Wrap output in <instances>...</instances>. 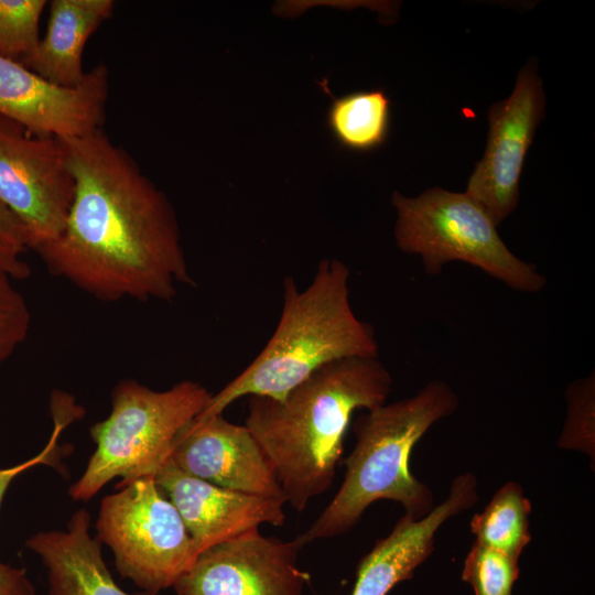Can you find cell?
Wrapping results in <instances>:
<instances>
[{"mask_svg": "<svg viewBox=\"0 0 595 595\" xmlns=\"http://www.w3.org/2000/svg\"><path fill=\"white\" fill-rule=\"evenodd\" d=\"M60 141L75 191L61 232L35 250L47 269L102 301H171L193 284L174 210L128 151L102 129Z\"/></svg>", "mask_w": 595, "mask_h": 595, "instance_id": "1", "label": "cell"}, {"mask_svg": "<svg viewBox=\"0 0 595 595\" xmlns=\"http://www.w3.org/2000/svg\"><path fill=\"white\" fill-rule=\"evenodd\" d=\"M391 385L378 357H353L320 368L282 399L249 398L245 426L296 511L331 487L353 413L386 403Z\"/></svg>", "mask_w": 595, "mask_h": 595, "instance_id": "2", "label": "cell"}, {"mask_svg": "<svg viewBox=\"0 0 595 595\" xmlns=\"http://www.w3.org/2000/svg\"><path fill=\"white\" fill-rule=\"evenodd\" d=\"M348 267L336 259L320 262L311 283L296 288L284 279L278 325L260 354L212 398L198 415L220 414L245 396L284 398L320 368L353 357H378L370 324L359 320L349 300Z\"/></svg>", "mask_w": 595, "mask_h": 595, "instance_id": "3", "label": "cell"}, {"mask_svg": "<svg viewBox=\"0 0 595 595\" xmlns=\"http://www.w3.org/2000/svg\"><path fill=\"white\" fill-rule=\"evenodd\" d=\"M458 397L442 380H432L416 394L383 403L354 423L356 444L345 459V478L331 502L310 528L296 537L310 542L348 532L375 501H398L418 520L435 506L431 489L409 469L414 445L437 421L458 408Z\"/></svg>", "mask_w": 595, "mask_h": 595, "instance_id": "4", "label": "cell"}, {"mask_svg": "<svg viewBox=\"0 0 595 595\" xmlns=\"http://www.w3.org/2000/svg\"><path fill=\"white\" fill-rule=\"evenodd\" d=\"M204 386L183 380L156 391L136 380L119 382L109 415L90 428L96 450L79 479L69 488L75 500H88L108 482L153 476L170 458L180 433L208 404Z\"/></svg>", "mask_w": 595, "mask_h": 595, "instance_id": "5", "label": "cell"}, {"mask_svg": "<svg viewBox=\"0 0 595 595\" xmlns=\"http://www.w3.org/2000/svg\"><path fill=\"white\" fill-rule=\"evenodd\" d=\"M391 203L397 212V247L419 256L428 274H440L446 263L462 261L516 291L536 293L545 286L547 278L508 249L497 226L465 192L432 187L416 197L394 192Z\"/></svg>", "mask_w": 595, "mask_h": 595, "instance_id": "6", "label": "cell"}, {"mask_svg": "<svg viewBox=\"0 0 595 595\" xmlns=\"http://www.w3.org/2000/svg\"><path fill=\"white\" fill-rule=\"evenodd\" d=\"M118 488L101 501L97 539L111 549L123 577L148 595H158L175 584L198 553L178 511L152 476Z\"/></svg>", "mask_w": 595, "mask_h": 595, "instance_id": "7", "label": "cell"}, {"mask_svg": "<svg viewBox=\"0 0 595 595\" xmlns=\"http://www.w3.org/2000/svg\"><path fill=\"white\" fill-rule=\"evenodd\" d=\"M74 191L60 139L0 116V202L22 223L30 249L61 232Z\"/></svg>", "mask_w": 595, "mask_h": 595, "instance_id": "8", "label": "cell"}, {"mask_svg": "<svg viewBox=\"0 0 595 595\" xmlns=\"http://www.w3.org/2000/svg\"><path fill=\"white\" fill-rule=\"evenodd\" d=\"M545 93L536 58L518 73L510 96L488 111L486 149L470 174L465 193L498 227L517 207L528 150L545 116Z\"/></svg>", "mask_w": 595, "mask_h": 595, "instance_id": "9", "label": "cell"}, {"mask_svg": "<svg viewBox=\"0 0 595 595\" xmlns=\"http://www.w3.org/2000/svg\"><path fill=\"white\" fill-rule=\"evenodd\" d=\"M302 548L259 530L213 545L172 586L176 595H302L307 574Z\"/></svg>", "mask_w": 595, "mask_h": 595, "instance_id": "10", "label": "cell"}, {"mask_svg": "<svg viewBox=\"0 0 595 595\" xmlns=\"http://www.w3.org/2000/svg\"><path fill=\"white\" fill-rule=\"evenodd\" d=\"M108 96L105 64L87 72L78 86L62 87L0 56V116L35 133L69 139L102 129Z\"/></svg>", "mask_w": 595, "mask_h": 595, "instance_id": "11", "label": "cell"}, {"mask_svg": "<svg viewBox=\"0 0 595 595\" xmlns=\"http://www.w3.org/2000/svg\"><path fill=\"white\" fill-rule=\"evenodd\" d=\"M170 458L181 470L213 485L286 504L258 441L223 413L194 419L176 437Z\"/></svg>", "mask_w": 595, "mask_h": 595, "instance_id": "12", "label": "cell"}, {"mask_svg": "<svg viewBox=\"0 0 595 595\" xmlns=\"http://www.w3.org/2000/svg\"><path fill=\"white\" fill-rule=\"evenodd\" d=\"M152 477L178 511L198 554L261 524L284 523L283 500L213 485L181 470L171 458Z\"/></svg>", "mask_w": 595, "mask_h": 595, "instance_id": "13", "label": "cell"}, {"mask_svg": "<svg viewBox=\"0 0 595 595\" xmlns=\"http://www.w3.org/2000/svg\"><path fill=\"white\" fill-rule=\"evenodd\" d=\"M477 478L464 473L454 478L446 499L425 517L404 513L385 538L360 560L351 595H387L398 583L410 578L414 570L433 552L441 526L478 500Z\"/></svg>", "mask_w": 595, "mask_h": 595, "instance_id": "14", "label": "cell"}, {"mask_svg": "<svg viewBox=\"0 0 595 595\" xmlns=\"http://www.w3.org/2000/svg\"><path fill=\"white\" fill-rule=\"evenodd\" d=\"M89 513L79 509L67 530L41 531L26 541L46 567L50 595H130L109 573L99 540L89 534Z\"/></svg>", "mask_w": 595, "mask_h": 595, "instance_id": "15", "label": "cell"}, {"mask_svg": "<svg viewBox=\"0 0 595 595\" xmlns=\"http://www.w3.org/2000/svg\"><path fill=\"white\" fill-rule=\"evenodd\" d=\"M113 0H52L44 36L20 61L52 84L76 87L85 78L83 53L89 36L113 13Z\"/></svg>", "mask_w": 595, "mask_h": 595, "instance_id": "16", "label": "cell"}, {"mask_svg": "<svg viewBox=\"0 0 595 595\" xmlns=\"http://www.w3.org/2000/svg\"><path fill=\"white\" fill-rule=\"evenodd\" d=\"M318 85L332 99L326 125L340 147L356 152H369L387 141L391 102L383 90H358L335 97L326 79L318 82Z\"/></svg>", "mask_w": 595, "mask_h": 595, "instance_id": "17", "label": "cell"}, {"mask_svg": "<svg viewBox=\"0 0 595 595\" xmlns=\"http://www.w3.org/2000/svg\"><path fill=\"white\" fill-rule=\"evenodd\" d=\"M531 504L521 485L508 482L491 497L482 512L475 513L470 530L475 541L519 560L531 541Z\"/></svg>", "mask_w": 595, "mask_h": 595, "instance_id": "18", "label": "cell"}, {"mask_svg": "<svg viewBox=\"0 0 595 595\" xmlns=\"http://www.w3.org/2000/svg\"><path fill=\"white\" fill-rule=\"evenodd\" d=\"M54 430L47 444L35 456L11 467H0V505L11 482L23 472L37 465H58V437L62 431L77 416V407L66 397H56L53 403ZM0 595H35L34 587L23 570L0 562Z\"/></svg>", "mask_w": 595, "mask_h": 595, "instance_id": "19", "label": "cell"}, {"mask_svg": "<svg viewBox=\"0 0 595 595\" xmlns=\"http://www.w3.org/2000/svg\"><path fill=\"white\" fill-rule=\"evenodd\" d=\"M46 0H0V56L20 62L40 43Z\"/></svg>", "mask_w": 595, "mask_h": 595, "instance_id": "20", "label": "cell"}, {"mask_svg": "<svg viewBox=\"0 0 595 595\" xmlns=\"http://www.w3.org/2000/svg\"><path fill=\"white\" fill-rule=\"evenodd\" d=\"M518 560L474 542L464 562L462 578L475 595H512L519 576Z\"/></svg>", "mask_w": 595, "mask_h": 595, "instance_id": "21", "label": "cell"}, {"mask_svg": "<svg viewBox=\"0 0 595 595\" xmlns=\"http://www.w3.org/2000/svg\"><path fill=\"white\" fill-rule=\"evenodd\" d=\"M11 280L0 272V365L23 343L31 321L28 304Z\"/></svg>", "mask_w": 595, "mask_h": 595, "instance_id": "22", "label": "cell"}, {"mask_svg": "<svg viewBox=\"0 0 595 595\" xmlns=\"http://www.w3.org/2000/svg\"><path fill=\"white\" fill-rule=\"evenodd\" d=\"M30 249L22 223L0 202V272L11 279H24L30 268L22 256Z\"/></svg>", "mask_w": 595, "mask_h": 595, "instance_id": "23", "label": "cell"}, {"mask_svg": "<svg viewBox=\"0 0 595 595\" xmlns=\"http://www.w3.org/2000/svg\"><path fill=\"white\" fill-rule=\"evenodd\" d=\"M567 399L569 414L561 441L567 444L582 436L591 445V439H594V374L572 383Z\"/></svg>", "mask_w": 595, "mask_h": 595, "instance_id": "24", "label": "cell"}]
</instances>
